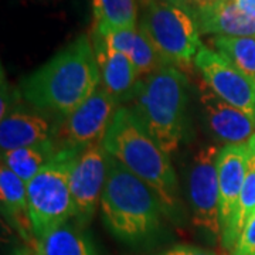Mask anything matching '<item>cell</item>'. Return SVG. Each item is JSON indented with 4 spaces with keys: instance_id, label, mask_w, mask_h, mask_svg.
Listing matches in <instances>:
<instances>
[{
    "instance_id": "cell-15",
    "label": "cell",
    "mask_w": 255,
    "mask_h": 255,
    "mask_svg": "<svg viewBox=\"0 0 255 255\" xmlns=\"http://www.w3.org/2000/svg\"><path fill=\"white\" fill-rule=\"evenodd\" d=\"M50 143V125L46 119L14 111L0 122V149L9 152L21 147Z\"/></svg>"
},
{
    "instance_id": "cell-14",
    "label": "cell",
    "mask_w": 255,
    "mask_h": 255,
    "mask_svg": "<svg viewBox=\"0 0 255 255\" xmlns=\"http://www.w3.org/2000/svg\"><path fill=\"white\" fill-rule=\"evenodd\" d=\"M191 14L200 34L255 38V17L241 9L237 0H221L213 7Z\"/></svg>"
},
{
    "instance_id": "cell-1",
    "label": "cell",
    "mask_w": 255,
    "mask_h": 255,
    "mask_svg": "<svg viewBox=\"0 0 255 255\" xmlns=\"http://www.w3.org/2000/svg\"><path fill=\"white\" fill-rule=\"evenodd\" d=\"M101 71L90 37L82 34L23 78V98L38 110L68 118L100 88Z\"/></svg>"
},
{
    "instance_id": "cell-9",
    "label": "cell",
    "mask_w": 255,
    "mask_h": 255,
    "mask_svg": "<svg viewBox=\"0 0 255 255\" xmlns=\"http://www.w3.org/2000/svg\"><path fill=\"white\" fill-rule=\"evenodd\" d=\"M194 67L219 98L255 117V85L219 51L201 47Z\"/></svg>"
},
{
    "instance_id": "cell-23",
    "label": "cell",
    "mask_w": 255,
    "mask_h": 255,
    "mask_svg": "<svg viewBox=\"0 0 255 255\" xmlns=\"http://www.w3.org/2000/svg\"><path fill=\"white\" fill-rule=\"evenodd\" d=\"M94 31L98 33L101 38L104 40V43L107 46L128 55L130 58L132 50L135 46V40H136L137 27L135 28H97L94 27Z\"/></svg>"
},
{
    "instance_id": "cell-31",
    "label": "cell",
    "mask_w": 255,
    "mask_h": 255,
    "mask_svg": "<svg viewBox=\"0 0 255 255\" xmlns=\"http://www.w3.org/2000/svg\"><path fill=\"white\" fill-rule=\"evenodd\" d=\"M33 254H34V255H38V254H37V253H36V251H34V253H33Z\"/></svg>"
},
{
    "instance_id": "cell-29",
    "label": "cell",
    "mask_w": 255,
    "mask_h": 255,
    "mask_svg": "<svg viewBox=\"0 0 255 255\" xmlns=\"http://www.w3.org/2000/svg\"><path fill=\"white\" fill-rule=\"evenodd\" d=\"M169 1H173V3H176V4H179V6H183V7H186V6L183 4L182 0H169ZM186 9H187V7H186ZM187 10H189V9H187Z\"/></svg>"
},
{
    "instance_id": "cell-21",
    "label": "cell",
    "mask_w": 255,
    "mask_h": 255,
    "mask_svg": "<svg viewBox=\"0 0 255 255\" xmlns=\"http://www.w3.org/2000/svg\"><path fill=\"white\" fill-rule=\"evenodd\" d=\"M130 60L136 68L139 80L156 71L159 67L164 65L163 60L160 58L156 47L153 46L150 38L139 24H137L136 40H135V46L130 54Z\"/></svg>"
},
{
    "instance_id": "cell-20",
    "label": "cell",
    "mask_w": 255,
    "mask_h": 255,
    "mask_svg": "<svg viewBox=\"0 0 255 255\" xmlns=\"http://www.w3.org/2000/svg\"><path fill=\"white\" fill-rule=\"evenodd\" d=\"M213 46L255 85V38L213 37Z\"/></svg>"
},
{
    "instance_id": "cell-10",
    "label": "cell",
    "mask_w": 255,
    "mask_h": 255,
    "mask_svg": "<svg viewBox=\"0 0 255 255\" xmlns=\"http://www.w3.org/2000/svg\"><path fill=\"white\" fill-rule=\"evenodd\" d=\"M117 102L105 88H98L65 121L63 147L84 152L90 146L102 143L117 112Z\"/></svg>"
},
{
    "instance_id": "cell-30",
    "label": "cell",
    "mask_w": 255,
    "mask_h": 255,
    "mask_svg": "<svg viewBox=\"0 0 255 255\" xmlns=\"http://www.w3.org/2000/svg\"><path fill=\"white\" fill-rule=\"evenodd\" d=\"M182 1H183V4H184V6H186L187 9H189V6H187V0H182Z\"/></svg>"
},
{
    "instance_id": "cell-13",
    "label": "cell",
    "mask_w": 255,
    "mask_h": 255,
    "mask_svg": "<svg viewBox=\"0 0 255 255\" xmlns=\"http://www.w3.org/2000/svg\"><path fill=\"white\" fill-rule=\"evenodd\" d=\"M92 46L100 65L101 82L117 101L128 100L139 81L136 68L128 55L112 50L98 33L92 31Z\"/></svg>"
},
{
    "instance_id": "cell-2",
    "label": "cell",
    "mask_w": 255,
    "mask_h": 255,
    "mask_svg": "<svg viewBox=\"0 0 255 255\" xmlns=\"http://www.w3.org/2000/svg\"><path fill=\"white\" fill-rule=\"evenodd\" d=\"M102 147L155 191L166 211L176 209L177 182L170 157L149 135L135 111L119 107L104 136Z\"/></svg>"
},
{
    "instance_id": "cell-5",
    "label": "cell",
    "mask_w": 255,
    "mask_h": 255,
    "mask_svg": "<svg viewBox=\"0 0 255 255\" xmlns=\"http://www.w3.org/2000/svg\"><path fill=\"white\" fill-rule=\"evenodd\" d=\"M82 152L61 147L27 183L28 214L38 240L51 230L77 217L71 194V173Z\"/></svg>"
},
{
    "instance_id": "cell-19",
    "label": "cell",
    "mask_w": 255,
    "mask_h": 255,
    "mask_svg": "<svg viewBox=\"0 0 255 255\" xmlns=\"http://www.w3.org/2000/svg\"><path fill=\"white\" fill-rule=\"evenodd\" d=\"M94 27H137L136 0H91Z\"/></svg>"
},
{
    "instance_id": "cell-24",
    "label": "cell",
    "mask_w": 255,
    "mask_h": 255,
    "mask_svg": "<svg viewBox=\"0 0 255 255\" xmlns=\"http://www.w3.org/2000/svg\"><path fill=\"white\" fill-rule=\"evenodd\" d=\"M231 253L233 255H255V214L247 223Z\"/></svg>"
},
{
    "instance_id": "cell-3",
    "label": "cell",
    "mask_w": 255,
    "mask_h": 255,
    "mask_svg": "<svg viewBox=\"0 0 255 255\" xmlns=\"http://www.w3.org/2000/svg\"><path fill=\"white\" fill-rule=\"evenodd\" d=\"M163 204L145 182L108 155V174L101 196V213L115 237L137 241L160 226Z\"/></svg>"
},
{
    "instance_id": "cell-16",
    "label": "cell",
    "mask_w": 255,
    "mask_h": 255,
    "mask_svg": "<svg viewBox=\"0 0 255 255\" xmlns=\"http://www.w3.org/2000/svg\"><path fill=\"white\" fill-rule=\"evenodd\" d=\"M33 251L38 255H97L91 240L70 221L36 240Z\"/></svg>"
},
{
    "instance_id": "cell-7",
    "label": "cell",
    "mask_w": 255,
    "mask_h": 255,
    "mask_svg": "<svg viewBox=\"0 0 255 255\" xmlns=\"http://www.w3.org/2000/svg\"><path fill=\"white\" fill-rule=\"evenodd\" d=\"M255 149V137L247 145H226L217 157L220 187L221 241L227 250H234L238 203L246 182L248 160Z\"/></svg>"
},
{
    "instance_id": "cell-8",
    "label": "cell",
    "mask_w": 255,
    "mask_h": 255,
    "mask_svg": "<svg viewBox=\"0 0 255 255\" xmlns=\"http://www.w3.org/2000/svg\"><path fill=\"white\" fill-rule=\"evenodd\" d=\"M219 153V147L204 146L193 157L189 172V200L193 223L196 227L203 228L216 237H221L217 174Z\"/></svg>"
},
{
    "instance_id": "cell-12",
    "label": "cell",
    "mask_w": 255,
    "mask_h": 255,
    "mask_svg": "<svg viewBox=\"0 0 255 255\" xmlns=\"http://www.w3.org/2000/svg\"><path fill=\"white\" fill-rule=\"evenodd\" d=\"M200 102L210 130L226 145H247L255 137V117L219 98L201 80Z\"/></svg>"
},
{
    "instance_id": "cell-17",
    "label": "cell",
    "mask_w": 255,
    "mask_h": 255,
    "mask_svg": "<svg viewBox=\"0 0 255 255\" xmlns=\"http://www.w3.org/2000/svg\"><path fill=\"white\" fill-rule=\"evenodd\" d=\"M0 200L1 211L16 223L21 233H33L30 214H28L27 184L9 167H0Z\"/></svg>"
},
{
    "instance_id": "cell-18",
    "label": "cell",
    "mask_w": 255,
    "mask_h": 255,
    "mask_svg": "<svg viewBox=\"0 0 255 255\" xmlns=\"http://www.w3.org/2000/svg\"><path fill=\"white\" fill-rule=\"evenodd\" d=\"M54 153L51 142L41 146L21 147L1 152V164L9 167L13 173L27 184L41 170V167L48 163Z\"/></svg>"
},
{
    "instance_id": "cell-6",
    "label": "cell",
    "mask_w": 255,
    "mask_h": 255,
    "mask_svg": "<svg viewBox=\"0 0 255 255\" xmlns=\"http://www.w3.org/2000/svg\"><path fill=\"white\" fill-rule=\"evenodd\" d=\"M143 4L139 26L153 43L163 63L182 71L191 70L203 47L193 14L169 0H143Z\"/></svg>"
},
{
    "instance_id": "cell-4",
    "label": "cell",
    "mask_w": 255,
    "mask_h": 255,
    "mask_svg": "<svg viewBox=\"0 0 255 255\" xmlns=\"http://www.w3.org/2000/svg\"><path fill=\"white\" fill-rule=\"evenodd\" d=\"M133 111L149 135L170 156L179 149L184 133L187 77L164 64L139 80L133 90Z\"/></svg>"
},
{
    "instance_id": "cell-25",
    "label": "cell",
    "mask_w": 255,
    "mask_h": 255,
    "mask_svg": "<svg viewBox=\"0 0 255 255\" xmlns=\"http://www.w3.org/2000/svg\"><path fill=\"white\" fill-rule=\"evenodd\" d=\"M160 255H217L214 251L196 246H174Z\"/></svg>"
},
{
    "instance_id": "cell-28",
    "label": "cell",
    "mask_w": 255,
    "mask_h": 255,
    "mask_svg": "<svg viewBox=\"0 0 255 255\" xmlns=\"http://www.w3.org/2000/svg\"><path fill=\"white\" fill-rule=\"evenodd\" d=\"M13 255H34V254H31L28 250H26V248H18V250H16L14 251V254Z\"/></svg>"
},
{
    "instance_id": "cell-22",
    "label": "cell",
    "mask_w": 255,
    "mask_h": 255,
    "mask_svg": "<svg viewBox=\"0 0 255 255\" xmlns=\"http://www.w3.org/2000/svg\"><path fill=\"white\" fill-rule=\"evenodd\" d=\"M255 214V149L248 160L246 182L243 186V191L238 203L237 221H236V238H240L247 223ZM237 244V243H236Z\"/></svg>"
},
{
    "instance_id": "cell-11",
    "label": "cell",
    "mask_w": 255,
    "mask_h": 255,
    "mask_svg": "<svg viewBox=\"0 0 255 255\" xmlns=\"http://www.w3.org/2000/svg\"><path fill=\"white\" fill-rule=\"evenodd\" d=\"M108 174V153L102 143L87 147L78 156L71 173V194L77 209V219L88 223L105 187Z\"/></svg>"
},
{
    "instance_id": "cell-32",
    "label": "cell",
    "mask_w": 255,
    "mask_h": 255,
    "mask_svg": "<svg viewBox=\"0 0 255 255\" xmlns=\"http://www.w3.org/2000/svg\"><path fill=\"white\" fill-rule=\"evenodd\" d=\"M37 1H44V0H37Z\"/></svg>"
},
{
    "instance_id": "cell-27",
    "label": "cell",
    "mask_w": 255,
    "mask_h": 255,
    "mask_svg": "<svg viewBox=\"0 0 255 255\" xmlns=\"http://www.w3.org/2000/svg\"><path fill=\"white\" fill-rule=\"evenodd\" d=\"M237 3L244 11L255 17V0H237Z\"/></svg>"
},
{
    "instance_id": "cell-26",
    "label": "cell",
    "mask_w": 255,
    "mask_h": 255,
    "mask_svg": "<svg viewBox=\"0 0 255 255\" xmlns=\"http://www.w3.org/2000/svg\"><path fill=\"white\" fill-rule=\"evenodd\" d=\"M220 1L221 0H187V6L191 10V13H194V11H199V10L213 7Z\"/></svg>"
}]
</instances>
